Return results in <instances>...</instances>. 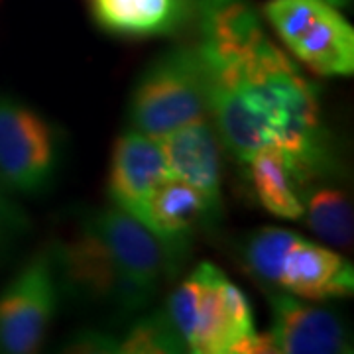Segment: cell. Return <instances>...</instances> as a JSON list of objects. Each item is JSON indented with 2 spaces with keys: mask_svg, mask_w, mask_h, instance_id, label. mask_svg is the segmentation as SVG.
<instances>
[{
  "mask_svg": "<svg viewBox=\"0 0 354 354\" xmlns=\"http://www.w3.org/2000/svg\"><path fill=\"white\" fill-rule=\"evenodd\" d=\"M120 339L111 335L109 330L85 329L75 333L69 341L62 346L64 353H81V354H109L118 353Z\"/></svg>",
  "mask_w": 354,
  "mask_h": 354,
  "instance_id": "19",
  "label": "cell"
},
{
  "mask_svg": "<svg viewBox=\"0 0 354 354\" xmlns=\"http://www.w3.org/2000/svg\"><path fill=\"white\" fill-rule=\"evenodd\" d=\"M59 299L51 246H46L26 260L0 290V354L39 351Z\"/></svg>",
  "mask_w": 354,
  "mask_h": 354,
  "instance_id": "7",
  "label": "cell"
},
{
  "mask_svg": "<svg viewBox=\"0 0 354 354\" xmlns=\"http://www.w3.org/2000/svg\"><path fill=\"white\" fill-rule=\"evenodd\" d=\"M301 221L319 239L339 248H348L353 244V205L344 191L335 185L317 183L301 189Z\"/></svg>",
  "mask_w": 354,
  "mask_h": 354,
  "instance_id": "16",
  "label": "cell"
},
{
  "mask_svg": "<svg viewBox=\"0 0 354 354\" xmlns=\"http://www.w3.org/2000/svg\"><path fill=\"white\" fill-rule=\"evenodd\" d=\"M164 309L193 354H241L256 335L246 293L211 262L195 266Z\"/></svg>",
  "mask_w": 354,
  "mask_h": 354,
  "instance_id": "2",
  "label": "cell"
},
{
  "mask_svg": "<svg viewBox=\"0 0 354 354\" xmlns=\"http://www.w3.org/2000/svg\"><path fill=\"white\" fill-rule=\"evenodd\" d=\"M329 4H333V6H337V8H341V6H346L351 0H327Z\"/></svg>",
  "mask_w": 354,
  "mask_h": 354,
  "instance_id": "20",
  "label": "cell"
},
{
  "mask_svg": "<svg viewBox=\"0 0 354 354\" xmlns=\"http://www.w3.org/2000/svg\"><path fill=\"white\" fill-rule=\"evenodd\" d=\"M59 162L57 128L30 104L0 95V183L12 195H39L50 189Z\"/></svg>",
  "mask_w": 354,
  "mask_h": 354,
  "instance_id": "6",
  "label": "cell"
},
{
  "mask_svg": "<svg viewBox=\"0 0 354 354\" xmlns=\"http://www.w3.org/2000/svg\"><path fill=\"white\" fill-rule=\"evenodd\" d=\"M264 16L288 50L323 77L354 73V30L327 0H270Z\"/></svg>",
  "mask_w": 354,
  "mask_h": 354,
  "instance_id": "5",
  "label": "cell"
},
{
  "mask_svg": "<svg viewBox=\"0 0 354 354\" xmlns=\"http://www.w3.org/2000/svg\"><path fill=\"white\" fill-rule=\"evenodd\" d=\"M169 176L191 185L221 216L223 207V158L221 140L211 118L193 122L158 138Z\"/></svg>",
  "mask_w": 354,
  "mask_h": 354,
  "instance_id": "13",
  "label": "cell"
},
{
  "mask_svg": "<svg viewBox=\"0 0 354 354\" xmlns=\"http://www.w3.org/2000/svg\"><path fill=\"white\" fill-rule=\"evenodd\" d=\"M95 20L114 34H171L195 14V0H91Z\"/></svg>",
  "mask_w": 354,
  "mask_h": 354,
  "instance_id": "14",
  "label": "cell"
},
{
  "mask_svg": "<svg viewBox=\"0 0 354 354\" xmlns=\"http://www.w3.org/2000/svg\"><path fill=\"white\" fill-rule=\"evenodd\" d=\"M244 165L248 167L256 199L270 215L286 221H301L304 185L283 153L276 148H264Z\"/></svg>",
  "mask_w": 354,
  "mask_h": 354,
  "instance_id": "15",
  "label": "cell"
},
{
  "mask_svg": "<svg viewBox=\"0 0 354 354\" xmlns=\"http://www.w3.org/2000/svg\"><path fill=\"white\" fill-rule=\"evenodd\" d=\"M197 48L209 75V118L241 164L264 148L288 158L301 185L337 160L315 87L270 41L250 0H195Z\"/></svg>",
  "mask_w": 354,
  "mask_h": 354,
  "instance_id": "1",
  "label": "cell"
},
{
  "mask_svg": "<svg viewBox=\"0 0 354 354\" xmlns=\"http://www.w3.org/2000/svg\"><path fill=\"white\" fill-rule=\"evenodd\" d=\"M205 118H209V75L197 44L160 53L130 93L128 128L158 140Z\"/></svg>",
  "mask_w": 354,
  "mask_h": 354,
  "instance_id": "4",
  "label": "cell"
},
{
  "mask_svg": "<svg viewBox=\"0 0 354 354\" xmlns=\"http://www.w3.org/2000/svg\"><path fill=\"white\" fill-rule=\"evenodd\" d=\"M264 295L272 311L268 337L276 354H344L353 351L351 333L337 313L276 288L264 290Z\"/></svg>",
  "mask_w": 354,
  "mask_h": 354,
  "instance_id": "10",
  "label": "cell"
},
{
  "mask_svg": "<svg viewBox=\"0 0 354 354\" xmlns=\"http://www.w3.org/2000/svg\"><path fill=\"white\" fill-rule=\"evenodd\" d=\"M127 290L132 313L152 301L167 278L165 254L152 230L113 205L88 215Z\"/></svg>",
  "mask_w": 354,
  "mask_h": 354,
  "instance_id": "8",
  "label": "cell"
},
{
  "mask_svg": "<svg viewBox=\"0 0 354 354\" xmlns=\"http://www.w3.org/2000/svg\"><path fill=\"white\" fill-rule=\"evenodd\" d=\"M218 216L191 185L167 177L158 187L148 209V225L165 254L167 278H174L185 262L191 242L199 230L215 225Z\"/></svg>",
  "mask_w": 354,
  "mask_h": 354,
  "instance_id": "12",
  "label": "cell"
},
{
  "mask_svg": "<svg viewBox=\"0 0 354 354\" xmlns=\"http://www.w3.org/2000/svg\"><path fill=\"white\" fill-rule=\"evenodd\" d=\"M242 258L262 286L307 301L351 297L354 291L353 264L293 230L278 227L256 230L244 244Z\"/></svg>",
  "mask_w": 354,
  "mask_h": 354,
  "instance_id": "3",
  "label": "cell"
},
{
  "mask_svg": "<svg viewBox=\"0 0 354 354\" xmlns=\"http://www.w3.org/2000/svg\"><path fill=\"white\" fill-rule=\"evenodd\" d=\"M14 197L16 195L0 183V256L8 252L28 228V216Z\"/></svg>",
  "mask_w": 354,
  "mask_h": 354,
  "instance_id": "18",
  "label": "cell"
},
{
  "mask_svg": "<svg viewBox=\"0 0 354 354\" xmlns=\"http://www.w3.org/2000/svg\"><path fill=\"white\" fill-rule=\"evenodd\" d=\"M169 177L162 146L156 138L127 128L116 140L109 174L111 205L148 225V209L158 187Z\"/></svg>",
  "mask_w": 354,
  "mask_h": 354,
  "instance_id": "11",
  "label": "cell"
},
{
  "mask_svg": "<svg viewBox=\"0 0 354 354\" xmlns=\"http://www.w3.org/2000/svg\"><path fill=\"white\" fill-rule=\"evenodd\" d=\"M120 354H181L189 353L183 337L176 329L174 321L158 309L148 315H140L118 344Z\"/></svg>",
  "mask_w": 354,
  "mask_h": 354,
  "instance_id": "17",
  "label": "cell"
},
{
  "mask_svg": "<svg viewBox=\"0 0 354 354\" xmlns=\"http://www.w3.org/2000/svg\"><path fill=\"white\" fill-rule=\"evenodd\" d=\"M51 256L62 297L132 313L122 279L88 216L69 241L51 246Z\"/></svg>",
  "mask_w": 354,
  "mask_h": 354,
  "instance_id": "9",
  "label": "cell"
}]
</instances>
